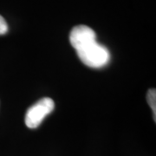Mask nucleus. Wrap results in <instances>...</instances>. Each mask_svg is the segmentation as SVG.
<instances>
[{"label": "nucleus", "mask_w": 156, "mask_h": 156, "mask_svg": "<svg viewBox=\"0 0 156 156\" xmlns=\"http://www.w3.org/2000/svg\"><path fill=\"white\" fill-rule=\"evenodd\" d=\"M55 108V102L50 97H44L37 101L25 114L24 122L29 128H37L45 117Z\"/></svg>", "instance_id": "2"}, {"label": "nucleus", "mask_w": 156, "mask_h": 156, "mask_svg": "<svg viewBox=\"0 0 156 156\" xmlns=\"http://www.w3.org/2000/svg\"><path fill=\"white\" fill-rule=\"evenodd\" d=\"M8 32V24L5 19L0 15V35H5Z\"/></svg>", "instance_id": "4"}, {"label": "nucleus", "mask_w": 156, "mask_h": 156, "mask_svg": "<svg viewBox=\"0 0 156 156\" xmlns=\"http://www.w3.org/2000/svg\"><path fill=\"white\" fill-rule=\"evenodd\" d=\"M69 42L78 57L90 68H102L110 61V53L96 41V34L87 25H77L71 30Z\"/></svg>", "instance_id": "1"}, {"label": "nucleus", "mask_w": 156, "mask_h": 156, "mask_svg": "<svg viewBox=\"0 0 156 156\" xmlns=\"http://www.w3.org/2000/svg\"><path fill=\"white\" fill-rule=\"evenodd\" d=\"M147 100L152 108L154 121L156 122V90L155 89H150L147 94Z\"/></svg>", "instance_id": "3"}]
</instances>
